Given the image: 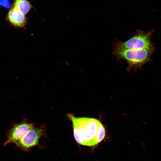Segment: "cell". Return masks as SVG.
<instances>
[{
	"mask_svg": "<svg viewBox=\"0 0 161 161\" xmlns=\"http://www.w3.org/2000/svg\"><path fill=\"white\" fill-rule=\"evenodd\" d=\"M43 133L42 129L34 127L15 143L16 147L24 151H28L38 144Z\"/></svg>",
	"mask_w": 161,
	"mask_h": 161,
	"instance_id": "cell-4",
	"label": "cell"
},
{
	"mask_svg": "<svg viewBox=\"0 0 161 161\" xmlns=\"http://www.w3.org/2000/svg\"><path fill=\"white\" fill-rule=\"evenodd\" d=\"M12 7L16 8L24 15L33 8L30 2L27 0H14Z\"/></svg>",
	"mask_w": 161,
	"mask_h": 161,
	"instance_id": "cell-7",
	"label": "cell"
},
{
	"mask_svg": "<svg viewBox=\"0 0 161 161\" xmlns=\"http://www.w3.org/2000/svg\"><path fill=\"white\" fill-rule=\"evenodd\" d=\"M7 18L10 23L16 27H24L27 24L25 15L15 8L12 7L9 10Z\"/></svg>",
	"mask_w": 161,
	"mask_h": 161,
	"instance_id": "cell-6",
	"label": "cell"
},
{
	"mask_svg": "<svg viewBox=\"0 0 161 161\" xmlns=\"http://www.w3.org/2000/svg\"><path fill=\"white\" fill-rule=\"evenodd\" d=\"M113 54L118 60H124L127 62L128 71H136L150 60L154 48L139 49H127L118 46L115 43L113 45Z\"/></svg>",
	"mask_w": 161,
	"mask_h": 161,
	"instance_id": "cell-2",
	"label": "cell"
},
{
	"mask_svg": "<svg viewBox=\"0 0 161 161\" xmlns=\"http://www.w3.org/2000/svg\"><path fill=\"white\" fill-rule=\"evenodd\" d=\"M0 5L8 9L10 6V1L9 0H0Z\"/></svg>",
	"mask_w": 161,
	"mask_h": 161,
	"instance_id": "cell-8",
	"label": "cell"
},
{
	"mask_svg": "<svg viewBox=\"0 0 161 161\" xmlns=\"http://www.w3.org/2000/svg\"><path fill=\"white\" fill-rule=\"evenodd\" d=\"M34 127L33 124L24 121L15 124L7 133L4 146L9 143H15Z\"/></svg>",
	"mask_w": 161,
	"mask_h": 161,
	"instance_id": "cell-5",
	"label": "cell"
},
{
	"mask_svg": "<svg viewBox=\"0 0 161 161\" xmlns=\"http://www.w3.org/2000/svg\"><path fill=\"white\" fill-rule=\"evenodd\" d=\"M67 117L72 122L74 137L78 143L94 146L104 138L105 128L99 120L86 117H76L70 114H68Z\"/></svg>",
	"mask_w": 161,
	"mask_h": 161,
	"instance_id": "cell-1",
	"label": "cell"
},
{
	"mask_svg": "<svg viewBox=\"0 0 161 161\" xmlns=\"http://www.w3.org/2000/svg\"><path fill=\"white\" fill-rule=\"evenodd\" d=\"M153 31L145 32L137 30L129 40L124 42L117 40L115 43L122 48L132 49L154 48L151 37Z\"/></svg>",
	"mask_w": 161,
	"mask_h": 161,
	"instance_id": "cell-3",
	"label": "cell"
}]
</instances>
